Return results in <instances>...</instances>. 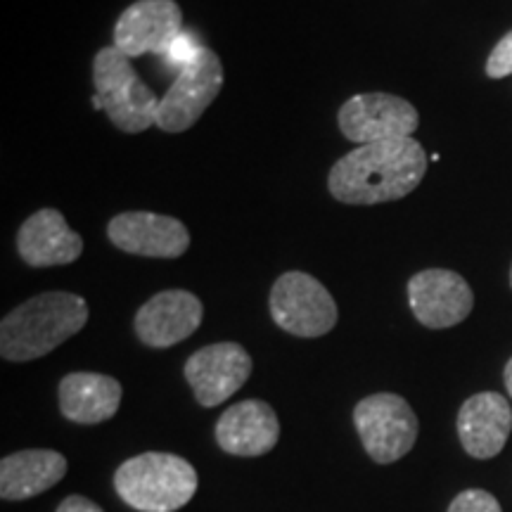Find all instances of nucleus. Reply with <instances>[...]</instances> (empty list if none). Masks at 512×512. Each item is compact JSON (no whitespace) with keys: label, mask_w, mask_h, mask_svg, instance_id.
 <instances>
[{"label":"nucleus","mask_w":512,"mask_h":512,"mask_svg":"<svg viewBox=\"0 0 512 512\" xmlns=\"http://www.w3.org/2000/svg\"><path fill=\"white\" fill-rule=\"evenodd\" d=\"M91 102H93V110H105V105H102V98H100L98 93L93 95V100H91Z\"/></svg>","instance_id":"obj_24"},{"label":"nucleus","mask_w":512,"mask_h":512,"mask_svg":"<svg viewBox=\"0 0 512 512\" xmlns=\"http://www.w3.org/2000/svg\"><path fill=\"white\" fill-rule=\"evenodd\" d=\"M512 74V31L505 34L486 60V76L489 79H503Z\"/></svg>","instance_id":"obj_21"},{"label":"nucleus","mask_w":512,"mask_h":512,"mask_svg":"<svg viewBox=\"0 0 512 512\" xmlns=\"http://www.w3.org/2000/svg\"><path fill=\"white\" fill-rule=\"evenodd\" d=\"M280 439L278 415L266 401L247 399L230 406L216 422V441L230 456L259 458Z\"/></svg>","instance_id":"obj_14"},{"label":"nucleus","mask_w":512,"mask_h":512,"mask_svg":"<svg viewBox=\"0 0 512 512\" xmlns=\"http://www.w3.org/2000/svg\"><path fill=\"white\" fill-rule=\"evenodd\" d=\"M223 88V64L214 50L204 48L197 60L176 76L174 86L159 100L157 126L166 133H183L200 121Z\"/></svg>","instance_id":"obj_8"},{"label":"nucleus","mask_w":512,"mask_h":512,"mask_svg":"<svg viewBox=\"0 0 512 512\" xmlns=\"http://www.w3.org/2000/svg\"><path fill=\"white\" fill-rule=\"evenodd\" d=\"M510 283H512V268H510Z\"/></svg>","instance_id":"obj_25"},{"label":"nucleus","mask_w":512,"mask_h":512,"mask_svg":"<svg viewBox=\"0 0 512 512\" xmlns=\"http://www.w3.org/2000/svg\"><path fill=\"white\" fill-rule=\"evenodd\" d=\"M448 512H503V510H501V503L496 501V496H491L489 491L467 489L463 494L453 498V503L448 505Z\"/></svg>","instance_id":"obj_20"},{"label":"nucleus","mask_w":512,"mask_h":512,"mask_svg":"<svg viewBox=\"0 0 512 512\" xmlns=\"http://www.w3.org/2000/svg\"><path fill=\"white\" fill-rule=\"evenodd\" d=\"M337 121L344 138L356 145H370L413 138L415 128L420 126V114L399 95L361 93L339 107Z\"/></svg>","instance_id":"obj_7"},{"label":"nucleus","mask_w":512,"mask_h":512,"mask_svg":"<svg viewBox=\"0 0 512 512\" xmlns=\"http://www.w3.org/2000/svg\"><path fill=\"white\" fill-rule=\"evenodd\" d=\"M408 304L425 328L444 330L470 316L475 294L463 275L446 268H427L415 273L408 283Z\"/></svg>","instance_id":"obj_10"},{"label":"nucleus","mask_w":512,"mask_h":512,"mask_svg":"<svg viewBox=\"0 0 512 512\" xmlns=\"http://www.w3.org/2000/svg\"><path fill=\"white\" fill-rule=\"evenodd\" d=\"M86 323V299L72 292H43L3 318L0 354L12 363L36 361L81 332Z\"/></svg>","instance_id":"obj_2"},{"label":"nucleus","mask_w":512,"mask_h":512,"mask_svg":"<svg viewBox=\"0 0 512 512\" xmlns=\"http://www.w3.org/2000/svg\"><path fill=\"white\" fill-rule=\"evenodd\" d=\"M67 475V458L50 448H29L0 460V498L27 501L53 489Z\"/></svg>","instance_id":"obj_17"},{"label":"nucleus","mask_w":512,"mask_h":512,"mask_svg":"<svg viewBox=\"0 0 512 512\" xmlns=\"http://www.w3.org/2000/svg\"><path fill=\"white\" fill-rule=\"evenodd\" d=\"M427 174V155L415 138L382 140L358 145L337 164H332L328 190L344 204L396 202L422 183Z\"/></svg>","instance_id":"obj_1"},{"label":"nucleus","mask_w":512,"mask_h":512,"mask_svg":"<svg viewBox=\"0 0 512 512\" xmlns=\"http://www.w3.org/2000/svg\"><path fill=\"white\" fill-rule=\"evenodd\" d=\"M55 512H105V510H102L98 503H93L91 498L74 494L64 498V501L57 505Z\"/></svg>","instance_id":"obj_22"},{"label":"nucleus","mask_w":512,"mask_h":512,"mask_svg":"<svg viewBox=\"0 0 512 512\" xmlns=\"http://www.w3.org/2000/svg\"><path fill=\"white\" fill-rule=\"evenodd\" d=\"M200 50H202V46L197 43V38L188 34V31H181V34L171 41V46L166 48V53L162 57H164L166 67L178 69V74H181L185 67H190V64L197 60Z\"/></svg>","instance_id":"obj_19"},{"label":"nucleus","mask_w":512,"mask_h":512,"mask_svg":"<svg viewBox=\"0 0 512 512\" xmlns=\"http://www.w3.org/2000/svg\"><path fill=\"white\" fill-rule=\"evenodd\" d=\"M354 425L366 453L380 465H392L411 453L420 432L411 403L392 392L370 394L358 401Z\"/></svg>","instance_id":"obj_5"},{"label":"nucleus","mask_w":512,"mask_h":512,"mask_svg":"<svg viewBox=\"0 0 512 512\" xmlns=\"http://www.w3.org/2000/svg\"><path fill=\"white\" fill-rule=\"evenodd\" d=\"M181 31L183 12L176 0H138L117 19L114 46L126 57L164 55Z\"/></svg>","instance_id":"obj_11"},{"label":"nucleus","mask_w":512,"mask_h":512,"mask_svg":"<svg viewBox=\"0 0 512 512\" xmlns=\"http://www.w3.org/2000/svg\"><path fill=\"white\" fill-rule=\"evenodd\" d=\"M204 306L188 290H164L140 306L136 335L145 347L169 349L202 325Z\"/></svg>","instance_id":"obj_13"},{"label":"nucleus","mask_w":512,"mask_h":512,"mask_svg":"<svg viewBox=\"0 0 512 512\" xmlns=\"http://www.w3.org/2000/svg\"><path fill=\"white\" fill-rule=\"evenodd\" d=\"M17 252L34 268L74 264L83 252V238L67 226L57 209H41L22 223L17 233Z\"/></svg>","instance_id":"obj_16"},{"label":"nucleus","mask_w":512,"mask_h":512,"mask_svg":"<svg viewBox=\"0 0 512 512\" xmlns=\"http://www.w3.org/2000/svg\"><path fill=\"white\" fill-rule=\"evenodd\" d=\"M195 467L181 456L147 451L133 456L114 472V489L121 501L138 512H176L195 496Z\"/></svg>","instance_id":"obj_3"},{"label":"nucleus","mask_w":512,"mask_h":512,"mask_svg":"<svg viewBox=\"0 0 512 512\" xmlns=\"http://www.w3.org/2000/svg\"><path fill=\"white\" fill-rule=\"evenodd\" d=\"M107 238L121 252L150 259H178L190 247V233L181 221L152 211H124L114 216L107 226Z\"/></svg>","instance_id":"obj_12"},{"label":"nucleus","mask_w":512,"mask_h":512,"mask_svg":"<svg viewBox=\"0 0 512 512\" xmlns=\"http://www.w3.org/2000/svg\"><path fill=\"white\" fill-rule=\"evenodd\" d=\"M512 432V408L505 396L479 392L458 413V437L465 453L477 460L496 458Z\"/></svg>","instance_id":"obj_15"},{"label":"nucleus","mask_w":512,"mask_h":512,"mask_svg":"<svg viewBox=\"0 0 512 512\" xmlns=\"http://www.w3.org/2000/svg\"><path fill=\"white\" fill-rule=\"evenodd\" d=\"M183 373L197 403L214 408L245 387L252 375V356L238 342L209 344L185 361Z\"/></svg>","instance_id":"obj_9"},{"label":"nucleus","mask_w":512,"mask_h":512,"mask_svg":"<svg viewBox=\"0 0 512 512\" xmlns=\"http://www.w3.org/2000/svg\"><path fill=\"white\" fill-rule=\"evenodd\" d=\"M93 83L107 117L119 131L143 133L150 126H157L159 98L136 74L131 57L117 46L98 50L93 60Z\"/></svg>","instance_id":"obj_4"},{"label":"nucleus","mask_w":512,"mask_h":512,"mask_svg":"<svg viewBox=\"0 0 512 512\" xmlns=\"http://www.w3.org/2000/svg\"><path fill=\"white\" fill-rule=\"evenodd\" d=\"M271 316L278 328L294 337H323L337 325V304L320 280L309 273L290 271L275 280Z\"/></svg>","instance_id":"obj_6"},{"label":"nucleus","mask_w":512,"mask_h":512,"mask_svg":"<svg viewBox=\"0 0 512 512\" xmlns=\"http://www.w3.org/2000/svg\"><path fill=\"white\" fill-rule=\"evenodd\" d=\"M503 380H505V387H508V394L512 396V358L508 361V366H505Z\"/></svg>","instance_id":"obj_23"},{"label":"nucleus","mask_w":512,"mask_h":512,"mask_svg":"<svg viewBox=\"0 0 512 512\" xmlns=\"http://www.w3.org/2000/svg\"><path fill=\"white\" fill-rule=\"evenodd\" d=\"M119 380L100 373H69L60 382V411L76 425H100L121 406Z\"/></svg>","instance_id":"obj_18"}]
</instances>
